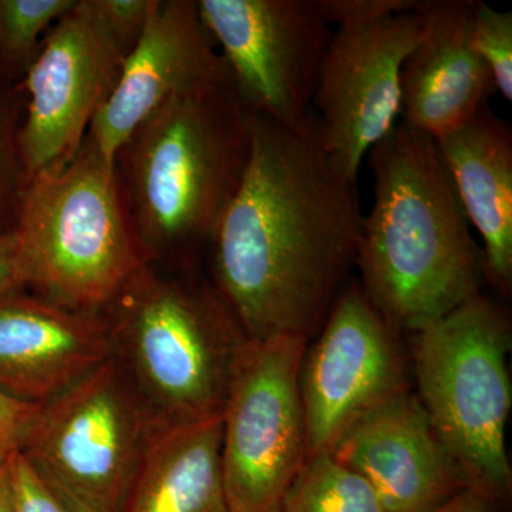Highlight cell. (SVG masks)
<instances>
[{
	"instance_id": "obj_1",
	"label": "cell",
	"mask_w": 512,
	"mask_h": 512,
	"mask_svg": "<svg viewBox=\"0 0 512 512\" xmlns=\"http://www.w3.org/2000/svg\"><path fill=\"white\" fill-rule=\"evenodd\" d=\"M363 217L312 111L292 126L252 114L248 167L210 247L215 291L245 339L322 328L356 266Z\"/></svg>"
},
{
	"instance_id": "obj_2",
	"label": "cell",
	"mask_w": 512,
	"mask_h": 512,
	"mask_svg": "<svg viewBox=\"0 0 512 512\" xmlns=\"http://www.w3.org/2000/svg\"><path fill=\"white\" fill-rule=\"evenodd\" d=\"M375 201L356 266L393 330L417 332L480 293L483 252L433 138L397 124L367 154Z\"/></svg>"
},
{
	"instance_id": "obj_3",
	"label": "cell",
	"mask_w": 512,
	"mask_h": 512,
	"mask_svg": "<svg viewBox=\"0 0 512 512\" xmlns=\"http://www.w3.org/2000/svg\"><path fill=\"white\" fill-rule=\"evenodd\" d=\"M252 146V113L231 76L171 97L131 133L116 168L148 262L211 247Z\"/></svg>"
},
{
	"instance_id": "obj_4",
	"label": "cell",
	"mask_w": 512,
	"mask_h": 512,
	"mask_svg": "<svg viewBox=\"0 0 512 512\" xmlns=\"http://www.w3.org/2000/svg\"><path fill=\"white\" fill-rule=\"evenodd\" d=\"M101 316L111 359L156 426L221 416L245 336L215 288L147 264Z\"/></svg>"
},
{
	"instance_id": "obj_5",
	"label": "cell",
	"mask_w": 512,
	"mask_h": 512,
	"mask_svg": "<svg viewBox=\"0 0 512 512\" xmlns=\"http://www.w3.org/2000/svg\"><path fill=\"white\" fill-rule=\"evenodd\" d=\"M13 232L25 289L69 311L101 315L150 264L116 163L87 138L64 167L26 181Z\"/></svg>"
},
{
	"instance_id": "obj_6",
	"label": "cell",
	"mask_w": 512,
	"mask_h": 512,
	"mask_svg": "<svg viewBox=\"0 0 512 512\" xmlns=\"http://www.w3.org/2000/svg\"><path fill=\"white\" fill-rule=\"evenodd\" d=\"M419 397L464 484L493 501L510 493V322L483 293L413 333Z\"/></svg>"
},
{
	"instance_id": "obj_7",
	"label": "cell",
	"mask_w": 512,
	"mask_h": 512,
	"mask_svg": "<svg viewBox=\"0 0 512 512\" xmlns=\"http://www.w3.org/2000/svg\"><path fill=\"white\" fill-rule=\"evenodd\" d=\"M154 427L110 357L37 406L19 451L74 512H119Z\"/></svg>"
},
{
	"instance_id": "obj_8",
	"label": "cell",
	"mask_w": 512,
	"mask_h": 512,
	"mask_svg": "<svg viewBox=\"0 0 512 512\" xmlns=\"http://www.w3.org/2000/svg\"><path fill=\"white\" fill-rule=\"evenodd\" d=\"M308 340L245 339L221 413V468L231 512H278L308 460L299 377Z\"/></svg>"
},
{
	"instance_id": "obj_9",
	"label": "cell",
	"mask_w": 512,
	"mask_h": 512,
	"mask_svg": "<svg viewBox=\"0 0 512 512\" xmlns=\"http://www.w3.org/2000/svg\"><path fill=\"white\" fill-rule=\"evenodd\" d=\"M198 9L247 109L286 126L305 120L333 36L318 0H200Z\"/></svg>"
},
{
	"instance_id": "obj_10",
	"label": "cell",
	"mask_w": 512,
	"mask_h": 512,
	"mask_svg": "<svg viewBox=\"0 0 512 512\" xmlns=\"http://www.w3.org/2000/svg\"><path fill=\"white\" fill-rule=\"evenodd\" d=\"M128 55L93 0H76L57 20L25 74L29 103L18 144L26 181L76 156Z\"/></svg>"
},
{
	"instance_id": "obj_11",
	"label": "cell",
	"mask_w": 512,
	"mask_h": 512,
	"mask_svg": "<svg viewBox=\"0 0 512 512\" xmlns=\"http://www.w3.org/2000/svg\"><path fill=\"white\" fill-rule=\"evenodd\" d=\"M420 8L366 25L342 26L330 40L312 114L323 147L350 180L357 181L367 154L402 114L400 76L423 33Z\"/></svg>"
},
{
	"instance_id": "obj_12",
	"label": "cell",
	"mask_w": 512,
	"mask_h": 512,
	"mask_svg": "<svg viewBox=\"0 0 512 512\" xmlns=\"http://www.w3.org/2000/svg\"><path fill=\"white\" fill-rule=\"evenodd\" d=\"M301 399L308 458L326 453L367 413L406 392L393 329L362 288L346 284L303 356Z\"/></svg>"
},
{
	"instance_id": "obj_13",
	"label": "cell",
	"mask_w": 512,
	"mask_h": 512,
	"mask_svg": "<svg viewBox=\"0 0 512 512\" xmlns=\"http://www.w3.org/2000/svg\"><path fill=\"white\" fill-rule=\"evenodd\" d=\"M231 76L194 0H157L143 35L124 60L119 82L94 117L87 140L107 160L161 104Z\"/></svg>"
},
{
	"instance_id": "obj_14",
	"label": "cell",
	"mask_w": 512,
	"mask_h": 512,
	"mask_svg": "<svg viewBox=\"0 0 512 512\" xmlns=\"http://www.w3.org/2000/svg\"><path fill=\"white\" fill-rule=\"evenodd\" d=\"M328 453L369 484L386 512H431L467 488L409 390L357 420Z\"/></svg>"
},
{
	"instance_id": "obj_15",
	"label": "cell",
	"mask_w": 512,
	"mask_h": 512,
	"mask_svg": "<svg viewBox=\"0 0 512 512\" xmlns=\"http://www.w3.org/2000/svg\"><path fill=\"white\" fill-rule=\"evenodd\" d=\"M110 357L103 316L23 291L0 301V392L43 404Z\"/></svg>"
},
{
	"instance_id": "obj_16",
	"label": "cell",
	"mask_w": 512,
	"mask_h": 512,
	"mask_svg": "<svg viewBox=\"0 0 512 512\" xmlns=\"http://www.w3.org/2000/svg\"><path fill=\"white\" fill-rule=\"evenodd\" d=\"M473 8L471 0L421 3L424 28L403 63L400 116L433 140L473 119L497 92L473 46Z\"/></svg>"
},
{
	"instance_id": "obj_17",
	"label": "cell",
	"mask_w": 512,
	"mask_h": 512,
	"mask_svg": "<svg viewBox=\"0 0 512 512\" xmlns=\"http://www.w3.org/2000/svg\"><path fill=\"white\" fill-rule=\"evenodd\" d=\"M436 146L470 225L483 239L484 276L503 293L512 285V134L490 107Z\"/></svg>"
},
{
	"instance_id": "obj_18",
	"label": "cell",
	"mask_w": 512,
	"mask_h": 512,
	"mask_svg": "<svg viewBox=\"0 0 512 512\" xmlns=\"http://www.w3.org/2000/svg\"><path fill=\"white\" fill-rule=\"evenodd\" d=\"M119 512H231L221 468V416L154 427Z\"/></svg>"
},
{
	"instance_id": "obj_19",
	"label": "cell",
	"mask_w": 512,
	"mask_h": 512,
	"mask_svg": "<svg viewBox=\"0 0 512 512\" xmlns=\"http://www.w3.org/2000/svg\"><path fill=\"white\" fill-rule=\"evenodd\" d=\"M278 512L386 511L369 484L326 451L306 460Z\"/></svg>"
},
{
	"instance_id": "obj_20",
	"label": "cell",
	"mask_w": 512,
	"mask_h": 512,
	"mask_svg": "<svg viewBox=\"0 0 512 512\" xmlns=\"http://www.w3.org/2000/svg\"><path fill=\"white\" fill-rule=\"evenodd\" d=\"M76 0H0V74L25 76L43 40Z\"/></svg>"
},
{
	"instance_id": "obj_21",
	"label": "cell",
	"mask_w": 512,
	"mask_h": 512,
	"mask_svg": "<svg viewBox=\"0 0 512 512\" xmlns=\"http://www.w3.org/2000/svg\"><path fill=\"white\" fill-rule=\"evenodd\" d=\"M473 46L487 64L497 92L512 100V13L474 2Z\"/></svg>"
},
{
	"instance_id": "obj_22",
	"label": "cell",
	"mask_w": 512,
	"mask_h": 512,
	"mask_svg": "<svg viewBox=\"0 0 512 512\" xmlns=\"http://www.w3.org/2000/svg\"><path fill=\"white\" fill-rule=\"evenodd\" d=\"M16 121L13 101L0 86V232L13 229L19 195L26 183Z\"/></svg>"
},
{
	"instance_id": "obj_23",
	"label": "cell",
	"mask_w": 512,
	"mask_h": 512,
	"mask_svg": "<svg viewBox=\"0 0 512 512\" xmlns=\"http://www.w3.org/2000/svg\"><path fill=\"white\" fill-rule=\"evenodd\" d=\"M15 512H74L37 476L19 450L8 457Z\"/></svg>"
},
{
	"instance_id": "obj_24",
	"label": "cell",
	"mask_w": 512,
	"mask_h": 512,
	"mask_svg": "<svg viewBox=\"0 0 512 512\" xmlns=\"http://www.w3.org/2000/svg\"><path fill=\"white\" fill-rule=\"evenodd\" d=\"M323 18L330 26H355L377 22L400 13L414 12L419 0H318Z\"/></svg>"
},
{
	"instance_id": "obj_25",
	"label": "cell",
	"mask_w": 512,
	"mask_h": 512,
	"mask_svg": "<svg viewBox=\"0 0 512 512\" xmlns=\"http://www.w3.org/2000/svg\"><path fill=\"white\" fill-rule=\"evenodd\" d=\"M101 19L117 39L133 50L146 29L157 0H93Z\"/></svg>"
},
{
	"instance_id": "obj_26",
	"label": "cell",
	"mask_w": 512,
	"mask_h": 512,
	"mask_svg": "<svg viewBox=\"0 0 512 512\" xmlns=\"http://www.w3.org/2000/svg\"><path fill=\"white\" fill-rule=\"evenodd\" d=\"M37 406L0 392V460L19 450Z\"/></svg>"
},
{
	"instance_id": "obj_27",
	"label": "cell",
	"mask_w": 512,
	"mask_h": 512,
	"mask_svg": "<svg viewBox=\"0 0 512 512\" xmlns=\"http://www.w3.org/2000/svg\"><path fill=\"white\" fill-rule=\"evenodd\" d=\"M23 289L25 284L20 271L15 232L13 229L0 232V301Z\"/></svg>"
},
{
	"instance_id": "obj_28",
	"label": "cell",
	"mask_w": 512,
	"mask_h": 512,
	"mask_svg": "<svg viewBox=\"0 0 512 512\" xmlns=\"http://www.w3.org/2000/svg\"><path fill=\"white\" fill-rule=\"evenodd\" d=\"M431 512H495V501L471 488H461Z\"/></svg>"
},
{
	"instance_id": "obj_29",
	"label": "cell",
	"mask_w": 512,
	"mask_h": 512,
	"mask_svg": "<svg viewBox=\"0 0 512 512\" xmlns=\"http://www.w3.org/2000/svg\"><path fill=\"white\" fill-rule=\"evenodd\" d=\"M8 457L0 460V512H15V500H13Z\"/></svg>"
}]
</instances>
